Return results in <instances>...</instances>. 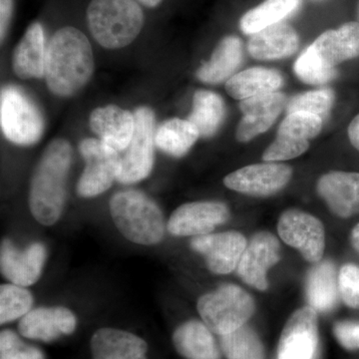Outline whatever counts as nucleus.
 Instances as JSON below:
<instances>
[{
  "label": "nucleus",
  "mask_w": 359,
  "mask_h": 359,
  "mask_svg": "<svg viewBox=\"0 0 359 359\" xmlns=\"http://www.w3.org/2000/svg\"><path fill=\"white\" fill-rule=\"evenodd\" d=\"M318 344V311L304 306L290 316L283 327L278 359H314Z\"/></svg>",
  "instance_id": "nucleus-13"
},
{
  "label": "nucleus",
  "mask_w": 359,
  "mask_h": 359,
  "mask_svg": "<svg viewBox=\"0 0 359 359\" xmlns=\"http://www.w3.org/2000/svg\"><path fill=\"white\" fill-rule=\"evenodd\" d=\"M335 339L347 351H359V323L339 321L334 327Z\"/></svg>",
  "instance_id": "nucleus-39"
},
{
  "label": "nucleus",
  "mask_w": 359,
  "mask_h": 359,
  "mask_svg": "<svg viewBox=\"0 0 359 359\" xmlns=\"http://www.w3.org/2000/svg\"><path fill=\"white\" fill-rule=\"evenodd\" d=\"M351 245L356 252H359V223L353 229L351 233Z\"/></svg>",
  "instance_id": "nucleus-42"
},
{
  "label": "nucleus",
  "mask_w": 359,
  "mask_h": 359,
  "mask_svg": "<svg viewBox=\"0 0 359 359\" xmlns=\"http://www.w3.org/2000/svg\"><path fill=\"white\" fill-rule=\"evenodd\" d=\"M76 325V316L70 309L52 306L32 309L21 318L18 328L27 339L49 342L72 334Z\"/></svg>",
  "instance_id": "nucleus-18"
},
{
  "label": "nucleus",
  "mask_w": 359,
  "mask_h": 359,
  "mask_svg": "<svg viewBox=\"0 0 359 359\" xmlns=\"http://www.w3.org/2000/svg\"><path fill=\"white\" fill-rule=\"evenodd\" d=\"M283 83V78L278 70L252 67L236 73L226 82V90L233 99L242 101L252 97L275 93Z\"/></svg>",
  "instance_id": "nucleus-27"
},
{
  "label": "nucleus",
  "mask_w": 359,
  "mask_h": 359,
  "mask_svg": "<svg viewBox=\"0 0 359 359\" xmlns=\"http://www.w3.org/2000/svg\"><path fill=\"white\" fill-rule=\"evenodd\" d=\"M347 133H348V138L351 145L359 152V114L354 117L353 121L349 124Z\"/></svg>",
  "instance_id": "nucleus-41"
},
{
  "label": "nucleus",
  "mask_w": 359,
  "mask_h": 359,
  "mask_svg": "<svg viewBox=\"0 0 359 359\" xmlns=\"http://www.w3.org/2000/svg\"><path fill=\"white\" fill-rule=\"evenodd\" d=\"M221 347L226 359H266L263 342L247 325L222 335Z\"/></svg>",
  "instance_id": "nucleus-31"
},
{
  "label": "nucleus",
  "mask_w": 359,
  "mask_h": 359,
  "mask_svg": "<svg viewBox=\"0 0 359 359\" xmlns=\"http://www.w3.org/2000/svg\"><path fill=\"white\" fill-rule=\"evenodd\" d=\"M110 212L115 226L135 244H158L166 233V223L159 205L136 190L120 191L111 198Z\"/></svg>",
  "instance_id": "nucleus-4"
},
{
  "label": "nucleus",
  "mask_w": 359,
  "mask_h": 359,
  "mask_svg": "<svg viewBox=\"0 0 359 359\" xmlns=\"http://www.w3.org/2000/svg\"><path fill=\"white\" fill-rule=\"evenodd\" d=\"M339 285L342 302L349 308L359 309V266L344 264L339 271Z\"/></svg>",
  "instance_id": "nucleus-38"
},
{
  "label": "nucleus",
  "mask_w": 359,
  "mask_h": 359,
  "mask_svg": "<svg viewBox=\"0 0 359 359\" xmlns=\"http://www.w3.org/2000/svg\"><path fill=\"white\" fill-rule=\"evenodd\" d=\"M79 152L85 161V168L78 181L77 193L81 197L92 198L106 192L121 172L119 152L94 138L81 141Z\"/></svg>",
  "instance_id": "nucleus-7"
},
{
  "label": "nucleus",
  "mask_w": 359,
  "mask_h": 359,
  "mask_svg": "<svg viewBox=\"0 0 359 359\" xmlns=\"http://www.w3.org/2000/svg\"><path fill=\"white\" fill-rule=\"evenodd\" d=\"M46 257V247L41 243H33L25 250H20L6 238L0 249L2 275L14 285L29 287L39 280Z\"/></svg>",
  "instance_id": "nucleus-15"
},
{
  "label": "nucleus",
  "mask_w": 359,
  "mask_h": 359,
  "mask_svg": "<svg viewBox=\"0 0 359 359\" xmlns=\"http://www.w3.org/2000/svg\"><path fill=\"white\" fill-rule=\"evenodd\" d=\"M90 127L99 138L118 152L126 150L135 130L134 114L116 105H107L92 111Z\"/></svg>",
  "instance_id": "nucleus-20"
},
{
  "label": "nucleus",
  "mask_w": 359,
  "mask_h": 359,
  "mask_svg": "<svg viewBox=\"0 0 359 359\" xmlns=\"http://www.w3.org/2000/svg\"><path fill=\"white\" fill-rule=\"evenodd\" d=\"M14 0H0V39L6 40L13 22Z\"/></svg>",
  "instance_id": "nucleus-40"
},
{
  "label": "nucleus",
  "mask_w": 359,
  "mask_h": 359,
  "mask_svg": "<svg viewBox=\"0 0 359 359\" xmlns=\"http://www.w3.org/2000/svg\"><path fill=\"white\" fill-rule=\"evenodd\" d=\"M47 44L43 25L34 21L26 28L14 49L13 67L16 76L21 79L44 77Z\"/></svg>",
  "instance_id": "nucleus-21"
},
{
  "label": "nucleus",
  "mask_w": 359,
  "mask_h": 359,
  "mask_svg": "<svg viewBox=\"0 0 359 359\" xmlns=\"http://www.w3.org/2000/svg\"><path fill=\"white\" fill-rule=\"evenodd\" d=\"M0 359H44L41 351L27 346L11 330L0 334Z\"/></svg>",
  "instance_id": "nucleus-37"
},
{
  "label": "nucleus",
  "mask_w": 359,
  "mask_h": 359,
  "mask_svg": "<svg viewBox=\"0 0 359 359\" xmlns=\"http://www.w3.org/2000/svg\"><path fill=\"white\" fill-rule=\"evenodd\" d=\"M309 141L294 140L289 137L276 135V140L266 149L263 154L264 162H280L294 159L306 153Z\"/></svg>",
  "instance_id": "nucleus-36"
},
{
  "label": "nucleus",
  "mask_w": 359,
  "mask_h": 359,
  "mask_svg": "<svg viewBox=\"0 0 359 359\" xmlns=\"http://www.w3.org/2000/svg\"><path fill=\"white\" fill-rule=\"evenodd\" d=\"M247 245L245 236L235 231L208 233L191 241L192 250L204 257L208 269L217 275L236 271Z\"/></svg>",
  "instance_id": "nucleus-14"
},
{
  "label": "nucleus",
  "mask_w": 359,
  "mask_h": 359,
  "mask_svg": "<svg viewBox=\"0 0 359 359\" xmlns=\"http://www.w3.org/2000/svg\"><path fill=\"white\" fill-rule=\"evenodd\" d=\"M244 58L242 40L236 35H226L217 45L211 58L197 70L200 81L219 84L236 74Z\"/></svg>",
  "instance_id": "nucleus-24"
},
{
  "label": "nucleus",
  "mask_w": 359,
  "mask_h": 359,
  "mask_svg": "<svg viewBox=\"0 0 359 359\" xmlns=\"http://www.w3.org/2000/svg\"><path fill=\"white\" fill-rule=\"evenodd\" d=\"M0 123L4 136L13 144L37 143L44 131L43 116L22 90L6 86L0 95Z\"/></svg>",
  "instance_id": "nucleus-6"
},
{
  "label": "nucleus",
  "mask_w": 359,
  "mask_h": 359,
  "mask_svg": "<svg viewBox=\"0 0 359 359\" xmlns=\"http://www.w3.org/2000/svg\"><path fill=\"white\" fill-rule=\"evenodd\" d=\"M72 154L69 142L55 139L46 146L35 168L30 183L29 209L34 219L44 226L55 224L62 215Z\"/></svg>",
  "instance_id": "nucleus-2"
},
{
  "label": "nucleus",
  "mask_w": 359,
  "mask_h": 359,
  "mask_svg": "<svg viewBox=\"0 0 359 359\" xmlns=\"http://www.w3.org/2000/svg\"><path fill=\"white\" fill-rule=\"evenodd\" d=\"M144 8L137 0H89L85 20L97 43L115 50L128 46L143 32Z\"/></svg>",
  "instance_id": "nucleus-3"
},
{
  "label": "nucleus",
  "mask_w": 359,
  "mask_h": 359,
  "mask_svg": "<svg viewBox=\"0 0 359 359\" xmlns=\"http://www.w3.org/2000/svg\"><path fill=\"white\" fill-rule=\"evenodd\" d=\"M94 56L88 37L75 26H63L47 44L44 78L52 93L70 97L88 83Z\"/></svg>",
  "instance_id": "nucleus-1"
},
{
  "label": "nucleus",
  "mask_w": 359,
  "mask_h": 359,
  "mask_svg": "<svg viewBox=\"0 0 359 359\" xmlns=\"http://www.w3.org/2000/svg\"><path fill=\"white\" fill-rule=\"evenodd\" d=\"M199 138V131L193 123L174 118L158 127L155 142L163 152L180 158L185 156Z\"/></svg>",
  "instance_id": "nucleus-29"
},
{
  "label": "nucleus",
  "mask_w": 359,
  "mask_h": 359,
  "mask_svg": "<svg viewBox=\"0 0 359 359\" xmlns=\"http://www.w3.org/2000/svg\"><path fill=\"white\" fill-rule=\"evenodd\" d=\"M302 4V0H264L242 16L241 30L250 36L269 26L285 22L299 11Z\"/></svg>",
  "instance_id": "nucleus-28"
},
{
  "label": "nucleus",
  "mask_w": 359,
  "mask_h": 359,
  "mask_svg": "<svg viewBox=\"0 0 359 359\" xmlns=\"http://www.w3.org/2000/svg\"><path fill=\"white\" fill-rule=\"evenodd\" d=\"M328 65L335 66L359 57V22L351 21L327 30L309 45Z\"/></svg>",
  "instance_id": "nucleus-22"
},
{
  "label": "nucleus",
  "mask_w": 359,
  "mask_h": 359,
  "mask_svg": "<svg viewBox=\"0 0 359 359\" xmlns=\"http://www.w3.org/2000/svg\"><path fill=\"white\" fill-rule=\"evenodd\" d=\"M230 216V209L224 203H187L175 210L168 221L167 230L176 237H200L211 233L217 226L229 221Z\"/></svg>",
  "instance_id": "nucleus-11"
},
{
  "label": "nucleus",
  "mask_w": 359,
  "mask_h": 359,
  "mask_svg": "<svg viewBox=\"0 0 359 359\" xmlns=\"http://www.w3.org/2000/svg\"><path fill=\"white\" fill-rule=\"evenodd\" d=\"M309 306L318 313H330L339 304V285L335 264L330 259L314 264L306 276Z\"/></svg>",
  "instance_id": "nucleus-25"
},
{
  "label": "nucleus",
  "mask_w": 359,
  "mask_h": 359,
  "mask_svg": "<svg viewBox=\"0 0 359 359\" xmlns=\"http://www.w3.org/2000/svg\"><path fill=\"white\" fill-rule=\"evenodd\" d=\"M224 103L223 98L209 90H199L193 98V109L188 120L195 125L200 137L209 138L218 132L224 121Z\"/></svg>",
  "instance_id": "nucleus-30"
},
{
  "label": "nucleus",
  "mask_w": 359,
  "mask_h": 359,
  "mask_svg": "<svg viewBox=\"0 0 359 359\" xmlns=\"http://www.w3.org/2000/svg\"><path fill=\"white\" fill-rule=\"evenodd\" d=\"M334 103V92L330 88H320L297 94L287 101V114L294 112L309 113L325 121Z\"/></svg>",
  "instance_id": "nucleus-33"
},
{
  "label": "nucleus",
  "mask_w": 359,
  "mask_h": 359,
  "mask_svg": "<svg viewBox=\"0 0 359 359\" xmlns=\"http://www.w3.org/2000/svg\"><path fill=\"white\" fill-rule=\"evenodd\" d=\"M311 1H313V2H323V1H327V0H311Z\"/></svg>",
  "instance_id": "nucleus-44"
},
{
  "label": "nucleus",
  "mask_w": 359,
  "mask_h": 359,
  "mask_svg": "<svg viewBox=\"0 0 359 359\" xmlns=\"http://www.w3.org/2000/svg\"><path fill=\"white\" fill-rule=\"evenodd\" d=\"M287 96L280 92L252 97L241 101L243 118L238 123L236 138L248 143L268 131L287 107Z\"/></svg>",
  "instance_id": "nucleus-16"
},
{
  "label": "nucleus",
  "mask_w": 359,
  "mask_h": 359,
  "mask_svg": "<svg viewBox=\"0 0 359 359\" xmlns=\"http://www.w3.org/2000/svg\"><path fill=\"white\" fill-rule=\"evenodd\" d=\"M316 191L335 216L347 219L359 214V173L328 172L318 179Z\"/></svg>",
  "instance_id": "nucleus-17"
},
{
  "label": "nucleus",
  "mask_w": 359,
  "mask_h": 359,
  "mask_svg": "<svg viewBox=\"0 0 359 359\" xmlns=\"http://www.w3.org/2000/svg\"><path fill=\"white\" fill-rule=\"evenodd\" d=\"M33 297L25 287L2 285L0 287V323L1 325L23 318L32 308Z\"/></svg>",
  "instance_id": "nucleus-34"
},
{
  "label": "nucleus",
  "mask_w": 359,
  "mask_h": 359,
  "mask_svg": "<svg viewBox=\"0 0 359 359\" xmlns=\"http://www.w3.org/2000/svg\"><path fill=\"white\" fill-rule=\"evenodd\" d=\"M197 308L205 325L222 337L247 325L254 316L256 304L252 295L242 287L226 283L202 295Z\"/></svg>",
  "instance_id": "nucleus-5"
},
{
  "label": "nucleus",
  "mask_w": 359,
  "mask_h": 359,
  "mask_svg": "<svg viewBox=\"0 0 359 359\" xmlns=\"http://www.w3.org/2000/svg\"><path fill=\"white\" fill-rule=\"evenodd\" d=\"M292 169L289 165L266 162L249 165L224 177L226 188L252 197H269L289 184Z\"/></svg>",
  "instance_id": "nucleus-10"
},
{
  "label": "nucleus",
  "mask_w": 359,
  "mask_h": 359,
  "mask_svg": "<svg viewBox=\"0 0 359 359\" xmlns=\"http://www.w3.org/2000/svg\"><path fill=\"white\" fill-rule=\"evenodd\" d=\"M280 259V245L278 238L269 231L255 233L248 242L237 273L243 282L264 292L269 289L268 271Z\"/></svg>",
  "instance_id": "nucleus-12"
},
{
  "label": "nucleus",
  "mask_w": 359,
  "mask_h": 359,
  "mask_svg": "<svg viewBox=\"0 0 359 359\" xmlns=\"http://www.w3.org/2000/svg\"><path fill=\"white\" fill-rule=\"evenodd\" d=\"M297 76L304 83L323 86L334 80L337 72L335 67L325 63L309 46L295 61L294 66Z\"/></svg>",
  "instance_id": "nucleus-32"
},
{
  "label": "nucleus",
  "mask_w": 359,
  "mask_h": 359,
  "mask_svg": "<svg viewBox=\"0 0 359 359\" xmlns=\"http://www.w3.org/2000/svg\"><path fill=\"white\" fill-rule=\"evenodd\" d=\"M358 22H359V4H358Z\"/></svg>",
  "instance_id": "nucleus-45"
},
{
  "label": "nucleus",
  "mask_w": 359,
  "mask_h": 359,
  "mask_svg": "<svg viewBox=\"0 0 359 359\" xmlns=\"http://www.w3.org/2000/svg\"><path fill=\"white\" fill-rule=\"evenodd\" d=\"M135 130L132 140L122 157L121 172L117 181L134 184L147 178L154 166L155 115L148 107L134 112Z\"/></svg>",
  "instance_id": "nucleus-8"
},
{
  "label": "nucleus",
  "mask_w": 359,
  "mask_h": 359,
  "mask_svg": "<svg viewBox=\"0 0 359 359\" xmlns=\"http://www.w3.org/2000/svg\"><path fill=\"white\" fill-rule=\"evenodd\" d=\"M323 125V120L309 113H290L280 123L278 135L289 137L294 140L309 142L318 136Z\"/></svg>",
  "instance_id": "nucleus-35"
},
{
  "label": "nucleus",
  "mask_w": 359,
  "mask_h": 359,
  "mask_svg": "<svg viewBox=\"0 0 359 359\" xmlns=\"http://www.w3.org/2000/svg\"><path fill=\"white\" fill-rule=\"evenodd\" d=\"M212 332L204 323L186 321L175 330L174 346L186 359H221L218 344Z\"/></svg>",
  "instance_id": "nucleus-26"
},
{
  "label": "nucleus",
  "mask_w": 359,
  "mask_h": 359,
  "mask_svg": "<svg viewBox=\"0 0 359 359\" xmlns=\"http://www.w3.org/2000/svg\"><path fill=\"white\" fill-rule=\"evenodd\" d=\"M278 233L285 244L299 250L309 263L323 261L325 231L316 217L301 210H287L278 219Z\"/></svg>",
  "instance_id": "nucleus-9"
},
{
  "label": "nucleus",
  "mask_w": 359,
  "mask_h": 359,
  "mask_svg": "<svg viewBox=\"0 0 359 359\" xmlns=\"http://www.w3.org/2000/svg\"><path fill=\"white\" fill-rule=\"evenodd\" d=\"M93 359H147L145 340L115 328H100L91 339Z\"/></svg>",
  "instance_id": "nucleus-23"
},
{
  "label": "nucleus",
  "mask_w": 359,
  "mask_h": 359,
  "mask_svg": "<svg viewBox=\"0 0 359 359\" xmlns=\"http://www.w3.org/2000/svg\"><path fill=\"white\" fill-rule=\"evenodd\" d=\"M140 2L142 6L146 7V8H156V7L160 6L165 0H137Z\"/></svg>",
  "instance_id": "nucleus-43"
},
{
  "label": "nucleus",
  "mask_w": 359,
  "mask_h": 359,
  "mask_svg": "<svg viewBox=\"0 0 359 359\" xmlns=\"http://www.w3.org/2000/svg\"><path fill=\"white\" fill-rule=\"evenodd\" d=\"M299 48V33L287 22L276 23L254 33L247 44L250 55L263 61L290 57Z\"/></svg>",
  "instance_id": "nucleus-19"
}]
</instances>
